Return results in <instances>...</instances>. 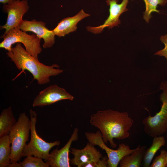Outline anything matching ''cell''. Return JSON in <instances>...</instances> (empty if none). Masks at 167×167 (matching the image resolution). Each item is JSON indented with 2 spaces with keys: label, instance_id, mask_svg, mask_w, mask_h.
Instances as JSON below:
<instances>
[{
  "label": "cell",
  "instance_id": "obj_1",
  "mask_svg": "<svg viewBox=\"0 0 167 167\" xmlns=\"http://www.w3.org/2000/svg\"><path fill=\"white\" fill-rule=\"evenodd\" d=\"M89 122L99 129L104 142H109L113 148L117 146L114 139L122 140L129 136V131L134 123L127 112L111 109L97 111L91 115Z\"/></svg>",
  "mask_w": 167,
  "mask_h": 167
},
{
  "label": "cell",
  "instance_id": "obj_2",
  "mask_svg": "<svg viewBox=\"0 0 167 167\" xmlns=\"http://www.w3.org/2000/svg\"><path fill=\"white\" fill-rule=\"evenodd\" d=\"M6 54L18 69L23 72L25 70L29 71L33 80H36L39 84H47L50 82V77L57 75L63 71V70L55 68L60 67L57 64L47 66L40 62L38 59L28 53L20 43H17Z\"/></svg>",
  "mask_w": 167,
  "mask_h": 167
},
{
  "label": "cell",
  "instance_id": "obj_3",
  "mask_svg": "<svg viewBox=\"0 0 167 167\" xmlns=\"http://www.w3.org/2000/svg\"><path fill=\"white\" fill-rule=\"evenodd\" d=\"M30 119L25 113H20L9 134L11 145V163L17 162L22 158L24 148L28 140Z\"/></svg>",
  "mask_w": 167,
  "mask_h": 167
},
{
  "label": "cell",
  "instance_id": "obj_4",
  "mask_svg": "<svg viewBox=\"0 0 167 167\" xmlns=\"http://www.w3.org/2000/svg\"><path fill=\"white\" fill-rule=\"evenodd\" d=\"M1 37L3 38V40L0 43V48L8 51L11 50L13 44L22 43L28 53L38 59V55L42 50L40 44L41 39L36 34L29 35L18 28L11 30Z\"/></svg>",
  "mask_w": 167,
  "mask_h": 167
},
{
  "label": "cell",
  "instance_id": "obj_5",
  "mask_svg": "<svg viewBox=\"0 0 167 167\" xmlns=\"http://www.w3.org/2000/svg\"><path fill=\"white\" fill-rule=\"evenodd\" d=\"M160 89L163 91L160 96L162 102L160 111L153 116L150 115L142 121L145 132L152 137L161 136L167 131V81L161 84Z\"/></svg>",
  "mask_w": 167,
  "mask_h": 167
},
{
  "label": "cell",
  "instance_id": "obj_6",
  "mask_svg": "<svg viewBox=\"0 0 167 167\" xmlns=\"http://www.w3.org/2000/svg\"><path fill=\"white\" fill-rule=\"evenodd\" d=\"M30 121L31 138L30 142L25 146L22 153L23 157L29 155L41 158L45 161L49 156L51 149L60 144L59 140L53 142H47L43 140L37 134L36 129L37 114L34 111L29 110Z\"/></svg>",
  "mask_w": 167,
  "mask_h": 167
},
{
  "label": "cell",
  "instance_id": "obj_7",
  "mask_svg": "<svg viewBox=\"0 0 167 167\" xmlns=\"http://www.w3.org/2000/svg\"><path fill=\"white\" fill-rule=\"evenodd\" d=\"M85 135L86 139L91 144L94 146L97 145L105 151L108 158V167H117L124 156L131 154L136 149H131L129 145L124 143L119 144L116 150L109 148L104 142L99 130L96 133L86 132Z\"/></svg>",
  "mask_w": 167,
  "mask_h": 167
},
{
  "label": "cell",
  "instance_id": "obj_8",
  "mask_svg": "<svg viewBox=\"0 0 167 167\" xmlns=\"http://www.w3.org/2000/svg\"><path fill=\"white\" fill-rule=\"evenodd\" d=\"M29 9L28 0H15L9 4H4L2 10L7 13V17L6 24L0 27L1 29H5L2 36L14 28H19L23 21V17Z\"/></svg>",
  "mask_w": 167,
  "mask_h": 167
},
{
  "label": "cell",
  "instance_id": "obj_9",
  "mask_svg": "<svg viewBox=\"0 0 167 167\" xmlns=\"http://www.w3.org/2000/svg\"><path fill=\"white\" fill-rule=\"evenodd\" d=\"M118 0H106L108 5L109 6V16L102 25L96 26H88L87 30L92 33L96 34L101 33L106 27L112 28L121 23L119 17L121 14L128 10L126 6L128 0H122L120 4L117 3Z\"/></svg>",
  "mask_w": 167,
  "mask_h": 167
},
{
  "label": "cell",
  "instance_id": "obj_10",
  "mask_svg": "<svg viewBox=\"0 0 167 167\" xmlns=\"http://www.w3.org/2000/svg\"><path fill=\"white\" fill-rule=\"evenodd\" d=\"M74 97L64 88L57 85H51L41 91L34 100L33 107L51 105L63 100L73 101Z\"/></svg>",
  "mask_w": 167,
  "mask_h": 167
},
{
  "label": "cell",
  "instance_id": "obj_11",
  "mask_svg": "<svg viewBox=\"0 0 167 167\" xmlns=\"http://www.w3.org/2000/svg\"><path fill=\"white\" fill-rule=\"evenodd\" d=\"M19 29L25 32H31L44 41L43 47L45 49L52 47L55 42V34L53 30H50L46 26V23L35 19L31 21L24 20Z\"/></svg>",
  "mask_w": 167,
  "mask_h": 167
},
{
  "label": "cell",
  "instance_id": "obj_12",
  "mask_svg": "<svg viewBox=\"0 0 167 167\" xmlns=\"http://www.w3.org/2000/svg\"><path fill=\"white\" fill-rule=\"evenodd\" d=\"M70 152L74 156L70 159V163L78 167H84L92 162L97 163L102 157L100 151L89 142L82 149L71 148Z\"/></svg>",
  "mask_w": 167,
  "mask_h": 167
},
{
  "label": "cell",
  "instance_id": "obj_13",
  "mask_svg": "<svg viewBox=\"0 0 167 167\" xmlns=\"http://www.w3.org/2000/svg\"><path fill=\"white\" fill-rule=\"evenodd\" d=\"M79 130L74 129L71 137L65 145L58 150H53L49 154L48 159L45 161L51 167H70V159L69 152L72 143L78 139Z\"/></svg>",
  "mask_w": 167,
  "mask_h": 167
},
{
  "label": "cell",
  "instance_id": "obj_14",
  "mask_svg": "<svg viewBox=\"0 0 167 167\" xmlns=\"http://www.w3.org/2000/svg\"><path fill=\"white\" fill-rule=\"evenodd\" d=\"M90 16L81 9L77 14L62 19L53 30L55 35L58 37L64 36L69 33L75 31L77 25L81 20Z\"/></svg>",
  "mask_w": 167,
  "mask_h": 167
},
{
  "label": "cell",
  "instance_id": "obj_15",
  "mask_svg": "<svg viewBox=\"0 0 167 167\" xmlns=\"http://www.w3.org/2000/svg\"><path fill=\"white\" fill-rule=\"evenodd\" d=\"M145 146L138 145L131 154L124 156L120 160V167H139L141 166L146 149Z\"/></svg>",
  "mask_w": 167,
  "mask_h": 167
},
{
  "label": "cell",
  "instance_id": "obj_16",
  "mask_svg": "<svg viewBox=\"0 0 167 167\" xmlns=\"http://www.w3.org/2000/svg\"><path fill=\"white\" fill-rule=\"evenodd\" d=\"M16 122L11 106L3 109L0 115V137L9 134Z\"/></svg>",
  "mask_w": 167,
  "mask_h": 167
},
{
  "label": "cell",
  "instance_id": "obj_17",
  "mask_svg": "<svg viewBox=\"0 0 167 167\" xmlns=\"http://www.w3.org/2000/svg\"><path fill=\"white\" fill-rule=\"evenodd\" d=\"M166 143L164 137L159 136L153 137L151 145L146 149L143 160V166L149 167L155 154L157 151Z\"/></svg>",
  "mask_w": 167,
  "mask_h": 167
},
{
  "label": "cell",
  "instance_id": "obj_18",
  "mask_svg": "<svg viewBox=\"0 0 167 167\" xmlns=\"http://www.w3.org/2000/svg\"><path fill=\"white\" fill-rule=\"evenodd\" d=\"M11 144L9 134L0 137V167H9L11 164Z\"/></svg>",
  "mask_w": 167,
  "mask_h": 167
},
{
  "label": "cell",
  "instance_id": "obj_19",
  "mask_svg": "<svg viewBox=\"0 0 167 167\" xmlns=\"http://www.w3.org/2000/svg\"><path fill=\"white\" fill-rule=\"evenodd\" d=\"M145 5L146 10L144 12L143 18L147 23H148L152 17L151 14L153 12L160 13L157 9L158 5L164 6L167 2V0H143Z\"/></svg>",
  "mask_w": 167,
  "mask_h": 167
},
{
  "label": "cell",
  "instance_id": "obj_20",
  "mask_svg": "<svg viewBox=\"0 0 167 167\" xmlns=\"http://www.w3.org/2000/svg\"><path fill=\"white\" fill-rule=\"evenodd\" d=\"M20 167H49L47 164L43 159L29 155L26 156L23 161L19 163Z\"/></svg>",
  "mask_w": 167,
  "mask_h": 167
},
{
  "label": "cell",
  "instance_id": "obj_21",
  "mask_svg": "<svg viewBox=\"0 0 167 167\" xmlns=\"http://www.w3.org/2000/svg\"><path fill=\"white\" fill-rule=\"evenodd\" d=\"M150 167H167V151L162 150L153 160Z\"/></svg>",
  "mask_w": 167,
  "mask_h": 167
},
{
  "label": "cell",
  "instance_id": "obj_22",
  "mask_svg": "<svg viewBox=\"0 0 167 167\" xmlns=\"http://www.w3.org/2000/svg\"><path fill=\"white\" fill-rule=\"evenodd\" d=\"M160 39L161 41L164 44L165 47L156 53L155 54L165 57L166 59L167 62V34L161 36Z\"/></svg>",
  "mask_w": 167,
  "mask_h": 167
},
{
  "label": "cell",
  "instance_id": "obj_23",
  "mask_svg": "<svg viewBox=\"0 0 167 167\" xmlns=\"http://www.w3.org/2000/svg\"><path fill=\"white\" fill-rule=\"evenodd\" d=\"M108 157L104 156L96 164V167H108Z\"/></svg>",
  "mask_w": 167,
  "mask_h": 167
},
{
  "label": "cell",
  "instance_id": "obj_24",
  "mask_svg": "<svg viewBox=\"0 0 167 167\" xmlns=\"http://www.w3.org/2000/svg\"><path fill=\"white\" fill-rule=\"evenodd\" d=\"M15 0H0V2L3 4H9Z\"/></svg>",
  "mask_w": 167,
  "mask_h": 167
}]
</instances>
